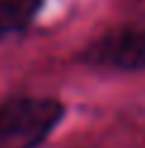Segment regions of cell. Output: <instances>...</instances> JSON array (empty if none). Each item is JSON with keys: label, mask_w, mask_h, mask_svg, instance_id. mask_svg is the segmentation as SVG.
<instances>
[{"label": "cell", "mask_w": 145, "mask_h": 148, "mask_svg": "<svg viewBox=\"0 0 145 148\" xmlns=\"http://www.w3.org/2000/svg\"><path fill=\"white\" fill-rule=\"evenodd\" d=\"M44 0H0V39L20 34L41 12Z\"/></svg>", "instance_id": "cell-3"}, {"label": "cell", "mask_w": 145, "mask_h": 148, "mask_svg": "<svg viewBox=\"0 0 145 148\" xmlns=\"http://www.w3.org/2000/svg\"><path fill=\"white\" fill-rule=\"evenodd\" d=\"M63 114L53 97H12L0 104V148H39Z\"/></svg>", "instance_id": "cell-1"}, {"label": "cell", "mask_w": 145, "mask_h": 148, "mask_svg": "<svg viewBox=\"0 0 145 148\" xmlns=\"http://www.w3.org/2000/svg\"><path fill=\"white\" fill-rule=\"evenodd\" d=\"M82 58L99 68L143 71L145 68V15L109 29L87 46Z\"/></svg>", "instance_id": "cell-2"}]
</instances>
